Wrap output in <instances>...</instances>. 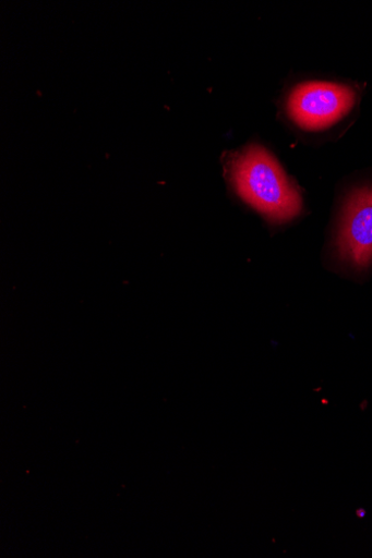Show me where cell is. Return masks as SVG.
Listing matches in <instances>:
<instances>
[{
    "label": "cell",
    "mask_w": 372,
    "mask_h": 558,
    "mask_svg": "<svg viewBox=\"0 0 372 558\" xmlns=\"http://www.w3.org/2000/svg\"><path fill=\"white\" fill-rule=\"evenodd\" d=\"M338 262L353 272L372 266V184L346 196L335 241Z\"/></svg>",
    "instance_id": "obj_3"
},
{
    "label": "cell",
    "mask_w": 372,
    "mask_h": 558,
    "mask_svg": "<svg viewBox=\"0 0 372 558\" xmlns=\"http://www.w3.org/2000/svg\"><path fill=\"white\" fill-rule=\"evenodd\" d=\"M357 100V90L350 85L308 82L292 89L287 109L298 126L319 131L328 129L348 117Z\"/></svg>",
    "instance_id": "obj_2"
},
{
    "label": "cell",
    "mask_w": 372,
    "mask_h": 558,
    "mask_svg": "<svg viewBox=\"0 0 372 558\" xmlns=\"http://www.w3.org/2000/svg\"><path fill=\"white\" fill-rule=\"evenodd\" d=\"M228 172L238 195L271 223L284 225L300 215L299 189L262 146L251 145L232 156Z\"/></svg>",
    "instance_id": "obj_1"
}]
</instances>
